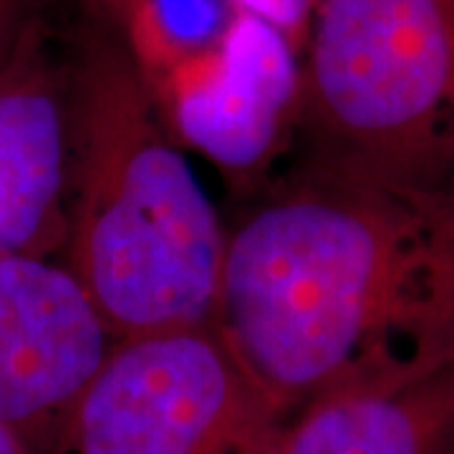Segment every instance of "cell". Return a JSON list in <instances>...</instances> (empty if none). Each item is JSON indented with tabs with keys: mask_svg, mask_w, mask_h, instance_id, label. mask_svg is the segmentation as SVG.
<instances>
[{
	"mask_svg": "<svg viewBox=\"0 0 454 454\" xmlns=\"http://www.w3.org/2000/svg\"><path fill=\"white\" fill-rule=\"evenodd\" d=\"M0 454H33L31 447L23 442L20 437H16L8 427L0 424Z\"/></svg>",
	"mask_w": 454,
	"mask_h": 454,
	"instance_id": "8fae6325",
	"label": "cell"
},
{
	"mask_svg": "<svg viewBox=\"0 0 454 454\" xmlns=\"http://www.w3.org/2000/svg\"><path fill=\"white\" fill-rule=\"evenodd\" d=\"M116 339L66 262L0 250V424L46 454Z\"/></svg>",
	"mask_w": 454,
	"mask_h": 454,
	"instance_id": "5b68a950",
	"label": "cell"
},
{
	"mask_svg": "<svg viewBox=\"0 0 454 454\" xmlns=\"http://www.w3.org/2000/svg\"><path fill=\"white\" fill-rule=\"evenodd\" d=\"M291 414L212 325L116 340L46 454H276Z\"/></svg>",
	"mask_w": 454,
	"mask_h": 454,
	"instance_id": "277c9868",
	"label": "cell"
},
{
	"mask_svg": "<svg viewBox=\"0 0 454 454\" xmlns=\"http://www.w3.org/2000/svg\"><path fill=\"white\" fill-rule=\"evenodd\" d=\"M116 35L154 104L175 97L223 59L247 18H262L303 56L310 0H83Z\"/></svg>",
	"mask_w": 454,
	"mask_h": 454,
	"instance_id": "9c48e42d",
	"label": "cell"
},
{
	"mask_svg": "<svg viewBox=\"0 0 454 454\" xmlns=\"http://www.w3.org/2000/svg\"><path fill=\"white\" fill-rule=\"evenodd\" d=\"M71 177L68 59L41 18L0 68V250L64 253Z\"/></svg>",
	"mask_w": 454,
	"mask_h": 454,
	"instance_id": "8992f818",
	"label": "cell"
},
{
	"mask_svg": "<svg viewBox=\"0 0 454 454\" xmlns=\"http://www.w3.org/2000/svg\"><path fill=\"white\" fill-rule=\"evenodd\" d=\"M276 454H454V343L313 396Z\"/></svg>",
	"mask_w": 454,
	"mask_h": 454,
	"instance_id": "52a82bcc",
	"label": "cell"
},
{
	"mask_svg": "<svg viewBox=\"0 0 454 454\" xmlns=\"http://www.w3.org/2000/svg\"><path fill=\"white\" fill-rule=\"evenodd\" d=\"M41 18V0H0V68Z\"/></svg>",
	"mask_w": 454,
	"mask_h": 454,
	"instance_id": "30bf717a",
	"label": "cell"
},
{
	"mask_svg": "<svg viewBox=\"0 0 454 454\" xmlns=\"http://www.w3.org/2000/svg\"><path fill=\"white\" fill-rule=\"evenodd\" d=\"M301 53L262 18H247L225 56L157 112L179 145L223 167L250 169L276 149L301 112Z\"/></svg>",
	"mask_w": 454,
	"mask_h": 454,
	"instance_id": "ba28073f",
	"label": "cell"
},
{
	"mask_svg": "<svg viewBox=\"0 0 454 454\" xmlns=\"http://www.w3.org/2000/svg\"><path fill=\"white\" fill-rule=\"evenodd\" d=\"M68 79L66 268L116 340L212 325L227 232L129 53L91 20Z\"/></svg>",
	"mask_w": 454,
	"mask_h": 454,
	"instance_id": "7a4b0ae2",
	"label": "cell"
},
{
	"mask_svg": "<svg viewBox=\"0 0 454 454\" xmlns=\"http://www.w3.org/2000/svg\"><path fill=\"white\" fill-rule=\"evenodd\" d=\"M301 64L318 157L454 184V0H310Z\"/></svg>",
	"mask_w": 454,
	"mask_h": 454,
	"instance_id": "3957f363",
	"label": "cell"
},
{
	"mask_svg": "<svg viewBox=\"0 0 454 454\" xmlns=\"http://www.w3.org/2000/svg\"><path fill=\"white\" fill-rule=\"evenodd\" d=\"M215 328L288 414L454 343V184L318 157L227 235Z\"/></svg>",
	"mask_w": 454,
	"mask_h": 454,
	"instance_id": "6da1fadb",
	"label": "cell"
}]
</instances>
